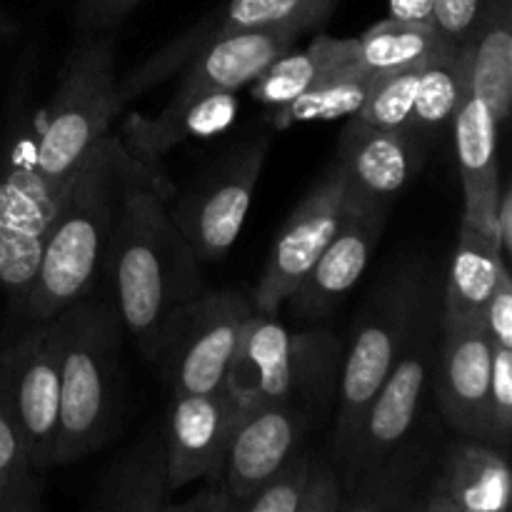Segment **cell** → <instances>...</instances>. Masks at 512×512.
<instances>
[{"label":"cell","instance_id":"1","mask_svg":"<svg viewBox=\"0 0 512 512\" xmlns=\"http://www.w3.org/2000/svg\"><path fill=\"white\" fill-rule=\"evenodd\" d=\"M165 200L158 185L135 168L105 255L125 333L148 358L168 315L205 290L198 255L173 223Z\"/></svg>","mask_w":512,"mask_h":512},{"label":"cell","instance_id":"2","mask_svg":"<svg viewBox=\"0 0 512 512\" xmlns=\"http://www.w3.org/2000/svg\"><path fill=\"white\" fill-rule=\"evenodd\" d=\"M138 168L118 135L100 138L60 200L45 233L43 253L23 303L33 323L55 318L65 305L93 288L105 268L120 200Z\"/></svg>","mask_w":512,"mask_h":512},{"label":"cell","instance_id":"3","mask_svg":"<svg viewBox=\"0 0 512 512\" xmlns=\"http://www.w3.org/2000/svg\"><path fill=\"white\" fill-rule=\"evenodd\" d=\"M60 420L55 465L88 458L113 435L120 415L123 320L108 300L80 295L58 315Z\"/></svg>","mask_w":512,"mask_h":512},{"label":"cell","instance_id":"4","mask_svg":"<svg viewBox=\"0 0 512 512\" xmlns=\"http://www.w3.org/2000/svg\"><path fill=\"white\" fill-rule=\"evenodd\" d=\"M433 293L425 298L403 353L375 393L348 453L338 463L350 512H358L388 473L393 475L425 448L418 440V420L425 393L433 385L440 328L435 323Z\"/></svg>","mask_w":512,"mask_h":512},{"label":"cell","instance_id":"5","mask_svg":"<svg viewBox=\"0 0 512 512\" xmlns=\"http://www.w3.org/2000/svg\"><path fill=\"white\" fill-rule=\"evenodd\" d=\"M115 85V33L75 35L38 128V170L60 198L68 193L100 138L110 133L113 120L123 113Z\"/></svg>","mask_w":512,"mask_h":512},{"label":"cell","instance_id":"6","mask_svg":"<svg viewBox=\"0 0 512 512\" xmlns=\"http://www.w3.org/2000/svg\"><path fill=\"white\" fill-rule=\"evenodd\" d=\"M433 293L430 270L418 260L390 270L358 318L343 350L333 420V460L345 458L368 405L403 353L425 298Z\"/></svg>","mask_w":512,"mask_h":512},{"label":"cell","instance_id":"7","mask_svg":"<svg viewBox=\"0 0 512 512\" xmlns=\"http://www.w3.org/2000/svg\"><path fill=\"white\" fill-rule=\"evenodd\" d=\"M343 345L330 330H288L253 313L243 328L228 385L243 400H278L325 415L338 395Z\"/></svg>","mask_w":512,"mask_h":512},{"label":"cell","instance_id":"8","mask_svg":"<svg viewBox=\"0 0 512 512\" xmlns=\"http://www.w3.org/2000/svg\"><path fill=\"white\" fill-rule=\"evenodd\" d=\"M40 110L20 93L0 140V288L23 313L45 233L60 205L38 170Z\"/></svg>","mask_w":512,"mask_h":512},{"label":"cell","instance_id":"9","mask_svg":"<svg viewBox=\"0 0 512 512\" xmlns=\"http://www.w3.org/2000/svg\"><path fill=\"white\" fill-rule=\"evenodd\" d=\"M253 303L238 290H203L168 315L150 360L173 395L208 393L228 383Z\"/></svg>","mask_w":512,"mask_h":512},{"label":"cell","instance_id":"10","mask_svg":"<svg viewBox=\"0 0 512 512\" xmlns=\"http://www.w3.org/2000/svg\"><path fill=\"white\" fill-rule=\"evenodd\" d=\"M268 153V135L238 145L203 170L173 210L168 208L200 263L225 258L240 238Z\"/></svg>","mask_w":512,"mask_h":512},{"label":"cell","instance_id":"11","mask_svg":"<svg viewBox=\"0 0 512 512\" xmlns=\"http://www.w3.org/2000/svg\"><path fill=\"white\" fill-rule=\"evenodd\" d=\"M335 5L338 0H225L193 28L165 43L133 70L118 75V85H115L118 105L125 110V105L140 98L145 90L155 88L170 75L183 73L185 65L195 55L203 53L213 40L245 33V30L268 28H295L308 33L330 18Z\"/></svg>","mask_w":512,"mask_h":512},{"label":"cell","instance_id":"12","mask_svg":"<svg viewBox=\"0 0 512 512\" xmlns=\"http://www.w3.org/2000/svg\"><path fill=\"white\" fill-rule=\"evenodd\" d=\"M0 400L23 438L35 470L55 465L60 420V330L58 320L33 328L0 355Z\"/></svg>","mask_w":512,"mask_h":512},{"label":"cell","instance_id":"13","mask_svg":"<svg viewBox=\"0 0 512 512\" xmlns=\"http://www.w3.org/2000/svg\"><path fill=\"white\" fill-rule=\"evenodd\" d=\"M345 210H348V185H345L343 168L333 163L280 228L263 275L250 298L255 313L268 318L280 313L325 245L338 233Z\"/></svg>","mask_w":512,"mask_h":512},{"label":"cell","instance_id":"14","mask_svg":"<svg viewBox=\"0 0 512 512\" xmlns=\"http://www.w3.org/2000/svg\"><path fill=\"white\" fill-rule=\"evenodd\" d=\"M313 430V418L278 400H243L215 478L225 485L235 510L243 498L265 483Z\"/></svg>","mask_w":512,"mask_h":512},{"label":"cell","instance_id":"15","mask_svg":"<svg viewBox=\"0 0 512 512\" xmlns=\"http://www.w3.org/2000/svg\"><path fill=\"white\" fill-rule=\"evenodd\" d=\"M493 340L480 318H440L435 350V403L440 415L460 438H488L485 405H488Z\"/></svg>","mask_w":512,"mask_h":512},{"label":"cell","instance_id":"16","mask_svg":"<svg viewBox=\"0 0 512 512\" xmlns=\"http://www.w3.org/2000/svg\"><path fill=\"white\" fill-rule=\"evenodd\" d=\"M238 110V93H200L178 85L173 98L155 118L130 113L123 120V133L118 138L133 163L168 198L173 185L165 178L163 155L190 138H213L225 133L238 118Z\"/></svg>","mask_w":512,"mask_h":512},{"label":"cell","instance_id":"17","mask_svg":"<svg viewBox=\"0 0 512 512\" xmlns=\"http://www.w3.org/2000/svg\"><path fill=\"white\" fill-rule=\"evenodd\" d=\"M238 413L240 398L228 383L208 393H183L170 398L168 413L160 425L173 493L218 473Z\"/></svg>","mask_w":512,"mask_h":512},{"label":"cell","instance_id":"18","mask_svg":"<svg viewBox=\"0 0 512 512\" xmlns=\"http://www.w3.org/2000/svg\"><path fill=\"white\" fill-rule=\"evenodd\" d=\"M388 210L355 203L348 198V210L313 268L308 270L295 293L290 295V310L303 323L328 318L345 300V295L360 283L373 260L375 245L383 233Z\"/></svg>","mask_w":512,"mask_h":512},{"label":"cell","instance_id":"19","mask_svg":"<svg viewBox=\"0 0 512 512\" xmlns=\"http://www.w3.org/2000/svg\"><path fill=\"white\" fill-rule=\"evenodd\" d=\"M423 158L425 145L413 133L375 128L353 115L340 133L335 163L343 168L350 200L390 210L418 175Z\"/></svg>","mask_w":512,"mask_h":512},{"label":"cell","instance_id":"20","mask_svg":"<svg viewBox=\"0 0 512 512\" xmlns=\"http://www.w3.org/2000/svg\"><path fill=\"white\" fill-rule=\"evenodd\" d=\"M512 500L508 453L483 440L460 438L448 445L420 510L505 512Z\"/></svg>","mask_w":512,"mask_h":512},{"label":"cell","instance_id":"21","mask_svg":"<svg viewBox=\"0 0 512 512\" xmlns=\"http://www.w3.org/2000/svg\"><path fill=\"white\" fill-rule=\"evenodd\" d=\"M500 120L493 110L465 90L455 118L450 123L455 143V158L460 168V183L465 193V215L495 235V205L500 195Z\"/></svg>","mask_w":512,"mask_h":512},{"label":"cell","instance_id":"22","mask_svg":"<svg viewBox=\"0 0 512 512\" xmlns=\"http://www.w3.org/2000/svg\"><path fill=\"white\" fill-rule=\"evenodd\" d=\"M173 500L163 425L135 438L95 483L85 508L93 512H165Z\"/></svg>","mask_w":512,"mask_h":512},{"label":"cell","instance_id":"23","mask_svg":"<svg viewBox=\"0 0 512 512\" xmlns=\"http://www.w3.org/2000/svg\"><path fill=\"white\" fill-rule=\"evenodd\" d=\"M305 30H245L213 40L183 68L180 88L200 93H238L248 88L273 60L288 53Z\"/></svg>","mask_w":512,"mask_h":512},{"label":"cell","instance_id":"24","mask_svg":"<svg viewBox=\"0 0 512 512\" xmlns=\"http://www.w3.org/2000/svg\"><path fill=\"white\" fill-rule=\"evenodd\" d=\"M463 48L470 93L505 123L512 108V0H483Z\"/></svg>","mask_w":512,"mask_h":512},{"label":"cell","instance_id":"25","mask_svg":"<svg viewBox=\"0 0 512 512\" xmlns=\"http://www.w3.org/2000/svg\"><path fill=\"white\" fill-rule=\"evenodd\" d=\"M508 268L498 238L475 220L463 218L458 248L450 263L448 285H445L443 315L445 318L475 320L483 313L500 273Z\"/></svg>","mask_w":512,"mask_h":512},{"label":"cell","instance_id":"26","mask_svg":"<svg viewBox=\"0 0 512 512\" xmlns=\"http://www.w3.org/2000/svg\"><path fill=\"white\" fill-rule=\"evenodd\" d=\"M353 63L355 38H333V35L320 33L305 50L290 48L288 53L273 60L248 88L253 100H258L260 105L278 108Z\"/></svg>","mask_w":512,"mask_h":512},{"label":"cell","instance_id":"27","mask_svg":"<svg viewBox=\"0 0 512 512\" xmlns=\"http://www.w3.org/2000/svg\"><path fill=\"white\" fill-rule=\"evenodd\" d=\"M453 48L458 45L450 43L435 23L385 18L355 38V65L368 75L398 73L423 68Z\"/></svg>","mask_w":512,"mask_h":512},{"label":"cell","instance_id":"28","mask_svg":"<svg viewBox=\"0 0 512 512\" xmlns=\"http://www.w3.org/2000/svg\"><path fill=\"white\" fill-rule=\"evenodd\" d=\"M465 90H468V55L460 43L458 48L438 55L420 68L410 133L423 145L438 138L453 123Z\"/></svg>","mask_w":512,"mask_h":512},{"label":"cell","instance_id":"29","mask_svg":"<svg viewBox=\"0 0 512 512\" xmlns=\"http://www.w3.org/2000/svg\"><path fill=\"white\" fill-rule=\"evenodd\" d=\"M375 75L363 73L358 65L328 75L305 93L295 95L288 103L270 108V125L275 130H288L300 123H325V120L353 118L360 113L368 98Z\"/></svg>","mask_w":512,"mask_h":512},{"label":"cell","instance_id":"30","mask_svg":"<svg viewBox=\"0 0 512 512\" xmlns=\"http://www.w3.org/2000/svg\"><path fill=\"white\" fill-rule=\"evenodd\" d=\"M43 505V473L33 468L23 438L0 400V512H33Z\"/></svg>","mask_w":512,"mask_h":512},{"label":"cell","instance_id":"31","mask_svg":"<svg viewBox=\"0 0 512 512\" xmlns=\"http://www.w3.org/2000/svg\"><path fill=\"white\" fill-rule=\"evenodd\" d=\"M420 68L398 70V73L375 75L370 83L368 98L355 118L388 130H408L413 115L415 88H418Z\"/></svg>","mask_w":512,"mask_h":512},{"label":"cell","instance_id":"32","mask_svg":"<svg viewBox=\"0 0 512 512\" xmlns=\"http://www.w3.org/2000/svg\"><path fill=\"white\" fill-rule=\"evenodd\" d=\"M310 463H313V453L303 445L260 488L240 500L235 512H298Z\"/></svg>","mask_w":512,"mask_h":512},{"label":"cell","instance_id":"33","mask_svg":"<svg viewBox=\"0 0 512 512\" xmlns=\"http://www.w3.org/2000/svg\"><path fill=\"white\" fill-rule=\"evenodd\" d=\"M485 425H488L485 443L508 453L512 435V348L493 345V368H490Z\"/></svg>","mask_w":512,"mask_h":512},{"label":"cell","instance_id":"34","mask_svg":"<svg viewBox=\"0 0 512 512\" xmlns=\"http://www.w3.org/2000/svg\"><path fill=\"white\" fill-rule=\"evenodd\" d=\"M348 510L343 475L333 458H315L310 463L298 512H340Z\"/></svg>","mask_w":512,"mask_h":512},{"label":"cell","instance_id":"35","mask_svg":"<svg viewBox=\"0 0 512 512\" xmlns=\"http://www.w3.org/2000/svg\"><path fill=\"white\" fill-rule=\"evenodd\" d=\"M143 0H75L73 28L75 35L115 33L125 18Z\"/></svg>","mask_w":512,"mask_h":512},{"label":"cell","instance_id":"36","mask_svg":"<svg viewBox=\"0 0 512 512\" xmlns=\"http://www.w3.org/2000/svg\"><path fill=\"white\" fill-rule=\"evenodd\" d=\"M480 323H483L485 333L493 340V345L512 348V278L508 268L500 273L488 303L483 305Z\"/></svg>","mask_w":512,"mask_h":512},{"label":"cell","instance_id":"37","mask_svg":"<svg viewBox=\"0 0 512 512\" xmlns=\"http://www.w3.org/2000/svg\"><path fill=\"white\" fill-rule=\"evenodd\" d=\"M483 0H435V25L450 43L460 45Z\"/></svg>","mask_w":512,"mask_h":512},{"label":"cell","instance_id":"38","mask_svg":"<svg viewBox=\"0 0 512 512\" xmlns=\"http://www.w3.org/2000/svg\"><path fill=\"white\" fill-rule=\"evenodd\" d=\"M205 480H208L205 488H200L193 498L178 500V503L170 500L165 505V512H235V503L228 490H225V485L215 475Z\"/></svg>","mask_w":512,"mask_h":512},{"label":"cell","instance_id":"39","mask_svg":"<svg viewBox=\"0 0 512 512\" xmlns=\"http://www.w3.org/2000/svg\"><path fill=\"white\" fill-rule=\"evenodd\" d=\"M495 238L503 250V258L508 260L512 253V188L508 183L500 185L498 205H495Z\"/></svg>","mask_w":512,"mask_h":512},{"label":"cell","instance_id":"40","mask_svg":"<svg viewBox=\"0 0 512 512\" xmlns=\"http://www.w3.org/2000/svg\"><path fill=\"white\" fill-rule=\"evenodd\" d=\"M388 18L435 23V0H388Z\"/></svg>","mask_w":512,"mask_h":512},{"label":"cell","instance_id":"41","mask_svg":"<svg viewBox=\"0 0 512 512\" xmlns=\"http://www.w3.org/2000/svg\"><path fill=\"white\" fill-rule=\"evenodd\" d=\"M15 30H18L15 20L10 18L3 8H0V43H3V40H8L10 35H15Z\"/></svg>","mask_w":512,"mask_h":512}]
</instances>
